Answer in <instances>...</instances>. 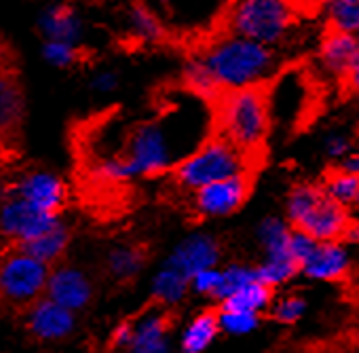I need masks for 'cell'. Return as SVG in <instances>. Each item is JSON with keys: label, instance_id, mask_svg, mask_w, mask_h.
I'll return each mask as SVG.
<instances>
[{"label": "cell", "instance_id": "3957f363", "mask_svg": "<svg viewBox=\"0 0 359 353\" xmlns=\"http://www.w3.org/2000/svg\"><path fill=\"white\" fill-rule=\"evenodd\" d=\"M216 121L224 140L254 154L264 144L271 129L269 98L260 87L229 91L220 98Z\"/></svg>", "mask_w": 359, "mask_h": 353}, {"label": "cell", "instance_id": "f1b7e54d", "mask_svg": "<svg viewBox=\"0 0 359 353\" xmlns=\"http://www.w3.org/2000/svg\"><path fill=\"white\" fill-rule=\"evenodd\" d=\"M218 324L220 330H224L231 336H245L260 326V313H252L235 307H222V311L218 313Z\"/></svg>", "mask_w": 359, "mask_h": 353}, {"label": "cell", "instance_id": "4dcf8cb0", "mask_svg": "<svg viewBox=\"0 0 359 353\" xmlns=\"http://www.w3.org/2000/svg\"><path fill=\"white\" fill-rule=\"evenodd\" d=\"M327 18L332 30L355 34L359 30V3L355 0H327Z\"/></svg>", "mask_w": 359, "mask_h": 353}, {"label": "cell", "instance_id": "ba28073f", "mask_svg": "<svg viewBox=\"0 0 359 353\" xmlns=\"http://www.w3.org/2000/svg\"><path fill=\"white\" fill-rule=\"evenodd\" d=\"M57 214L34 208L22 197H11L0 208V231L20 244L32 241L57 225Z\"/></svg>", "mask_w": 359, "mask_h": 353}, {"label": "cell", "instance_id": "60d3db41", "mask_svg": "<svg viewBox=\"0 0 359 353\" xmlns=\"http://www.w3.org/2000/svg\"><path fill=\"white\" fill-rule=\"evenodd\" d=\"M344 239L353 246H359V222H348L346 231H344Z\"/></svg>", "mask_w": 359, "mask_h": 353}, {"label": "cell", "instance_id": "1f68e13d", "mask_svg": "<svg viewBox=\"0 0 359 353\" xmlns=\"http://www.w3.org/2000/svg\"><path fill=\"white\" fill-rule=\"evenodd\" d=\"M258 279L256 275V267H248V265H231L226 269H222L220 273V288L216 298L220 302H224L231 294H235L239 288L248 286L250 281Z\"/></svg>", "mask_w": 359, "mask_h": 353}, {"label": "cell", "instance_id": "f35d334b", "mask_svg": "<svg viewBox=\"0 0 359 353\" xmlns=\"http://www.w3.org/2000/svg\"><path fill=\"white\" fill-rule=\"evenodd\" d=\"M131 338H133V324H121L112 332V345L116 349H129Z\"/></svg>", "mask_w": 359, "mask_h": 353}, {"label": "cell", "instance_id": "836d02e7", "mask_svg": "<svg viewBox=\"0 0 359 353\" xmlns=\"http://www.w3.org/2000/svg\"><path fill=\"white\" fill-rule=\"evenodd\" d=\"M304 311H306V302L298 294H285L277 298L273 305V315L281 324H296L298 319H302Z\"/></svg>", "mask_w": 359, "mask_h": 353}, {"label": "cell", "instance_id": "9c48e42d", "mask_svg": "<svg viewBox=\"0 0 359 353\" xmlns=\"http://www.w3.org/2000/svg\"><path fill=\"white\" fill-rule=\"evenodd\" d=\"M250 195L248 173L231 175V178L212 182L195 191V210L203 218H224L235 214Z\"/></svg>", "mask_w": 359, "mask_h": 353}, {"label": "cell", "instance_id": "d6a6232c", "mask_svg": "<svg viewBox=\"0 0 359 353\" xmlns=\"http://www.w3.org/2000/svg\"><path fill=\"white\" fill-rule=\"evenodd\" d=\"M41 55L53 68H70L79 62V45L66 41H45L41 47Z\"/></svg>", "mask_w": 359, "mask_h": 353}, {"label": "cell", "instance_id": "8fae6325", "mask_svg": "<svg viewBox=\"0 0 359 353\" xmlns=\"http://www.w3.org/2000/svg\"><path fill=\"white\" fill-rule=\"evenodd\" d=\"M15 197L32 204L39 210L57 214L66 201V185L57 173L47 169L28 171L15 185Z\"/></svg>", "mask_w": 359, "mask_h": 353}, {"label": "cell", "instance_id": "7c38bea8", "mask_svg": "<svg viewBox=\"0 0 359 353\" xmlns=\"http://www.w3.org/2000/svg\"><path fill=\"white\" fill-rule=\"evenodd\" d=\"M306 102H309V83L304 74L300 70H290L277 81L273 89V98L269 100L271 119L283 125H294L302 116Z\"/></svg>", "mask_w": 359, "mask_h": 353}, {"label": "cell", "instance_id": "cb8c5ba5", "mask_svg": "<svg viewBox=\"0 0 359 353\" xmlns=\"http://www.w3.org/2000/svg\"><path fill=\"white\" fill-rule=\"evenodd\" d=\"M292 229L281 218H264L258 227V241L264 250V256H283L290 254Z\"/></svg>", "mask_w": 359, "mask_h": 353}, {"label": "cell", "instance_id": "e0dca14e", "mask_svg": "<svg viewBox=\"0 0 359 353\" xmlns=\"http://www.w3.org/2000/svg\"><path fill=\"white\" fill-rule=\"evenodd\" d=\"M30 328L36 336L55 340V338H64L72 332L74 317H72L70 309L47 298V300H39L34 305V309L30 313Z\"/></svg>", "mask_w": 359, "mask_h": 353}, {"label": "cell", "instance_id": "6da1fadb", "mask_svg": "<svg viewBox=\"0 0 359 353\" xmlns=\"http://www.w3.org/2000/svg\"><path fill=\"white\" fill-rule=\"evenodd\" d=\"M210 129L212 112L199 95L169 104L158 116L135 125L118 154L100 159L95 173L108 182L165 173L203 144Z\"/></svg>", "mask_w": 359, "mask_h": 353}, {"label": "cell", "instance_id": "83f0119b", "mask_svg": "<svg viewBox=\"0 0 359 353\" xmlns=\"http://www.w3.org/2000/svg\"><path fill=\"white\" fill-rule=\"evenodd\" d=\"M323 193L340 206H351L355 204L357 193H359V175L338 169L332 175H327V180L323 185Z\"/></svg>", "mask_w": 359, "mask_h": 353}, {"label": "cell", "instance_id": "5b68a950", "mask_svg": "<svg viewBox=\"0 0 359 353\" xmlns=\"http://www.w3.org/2000/svg\"><path fill=\"white\" fill-rule=\"evenodd\" d=\"M285 214L296 231H302L317 241H336L344 237L348 227L344 206L332 201L323 189L313 185H298L290 191Z\"/></svg>", "mask_w": 359, "mask_h": 353}, {"label": "cell", "instance_id": "9a60e30c", "mask_svg": "<svg viewBox=\"0 0 359 353\" xmlns=\"http://www.w3.org/2000/svg\"><path fill=\"white\" fill-rule=\"evenodd\" d=\"M357 60H359V47H357L355 34H346V32L332 30L321 41L319 62H321L323 70L330 76L346 79L348 70L353 68V64Z\"/></svg>", "mask_w": 359, "mask_h": 353}, {"label": "cell", "instance_id": "8d00e7d4", "mask_svg": "<svg viewBox=\"0 0 359 353\" xmlns=\"http://www.w3.org/2000/svg\"><path fill=\"white\" fill-rule=\"evenodd\" d=\"M317 239L302 233V231H292V239H290V254L294 256V260L298 262V267L315 252L317 248Z\"/></svg>", "mask_w": 359, "mask_h": 353}, {"label": "cell", "instance_id": "2e32d148", "mask_svg": "<svg viewBox=\"0 0 359 353\" xmlns=\"http://www.w3.org/2000/svg\"><path fill=\"white\" fill-rule=\"evenodd\" d=\"M47 292H49V298L55 300L57 305H62L70 311H76L89 302L91 284L81 271L64 267V269H57L53 275H49Z\"/></svg>", "mask_w": 359, "mask_h": 353}, {"label": "cell", "instance_id": "52a82bcc", "mask_svg": "<svg viewBox=\"0 0 359 353\" xmlns=\"http://www.w3.org/2000/svg\"><path fill=\"white\" fill-rule=\"evenodd\" d=\"M47 265L28 252H11L0 260V298L11 305H28L47 288Z\"/></svg>", "mask_w": 359, "mask_h": 353}, {"label": "cell", "instance_id": "7402d4cb", "mask_svg": "<svg viewBox=\"0 0 359 353\" xmlns=\"http://www.w3.org/2000/svg\"><path fill=\"white\" fill-rule=\"evenodd\" d=\"M127 22H129L131 36L137 39L140 43L154 45V43L163 41V36H165V28H163L158 15L144 3L131 5Z\"/></svg>", "mask_w": 359, "mask_h": 353}, {"label": "cell", "instance_id": "d4e9b609", "mask_svg": "<svg viewBox=\"0 0 359 353\" xmlns=\"http://www.w3.org/2000/svg\"><path fill=\"white\" fill-rule=\"evenodd\" d=\"M300 271L298 262L294 260L292 254H283V256H264L262 265L256 267V275L258 279L269 286V288H279L285 286L287 281H292L296 277V273Z\"/></svg>", "mask_w": 359, "mask_h": 353}, {"label": "cell", "instance_id": "ab89813d", "mask_svg": "<svg viewBox=\"0 0 359 353\" xmlns=\"http://www.w3.org/2000/svg\"><path fill=\"white\" fill-rule=\"evenodd\" d=\"M340 171L359 175V152H353V150H351V152L340 161Z\"/></svg>", "mask_w": 359, "mask_h": 353}, {"label": "cell", "instance_id": "b9f144b4", "mask_svg": "<svg viewBox=\"0 0 359 353\" xmlns=\"http://www.w3.org/2000/svg\"><path fill=\"white\" fill-rule=\"evenodd\" d=\"M346 83L351 85V89H355V91H359V60L353 64V68L348 70V74H346Z\"/></svg>", "mask_w": 359, "mask_h": 353}, {"label": "cell", "instance_id": "e575fe53", "mask_svg": "<svg viewBox=\"0 0 359 353\" xmlns=\"http://www.w3.org/2000/svg\"><path fill=\"white\" fill-rule=\"evenodd\" d=\"M220 273H222V269L212 267V269H205V271H199L197 275H193V277H191V288H193V292H197V294H201V296H212V298H216L218 288H220Z\"/></svg>", "mask_w": 359, "mask_h": 353}, {"label": "cell", "instance_id": "f546056e", "mask_svg": "<svg viewBox=\"0 0 359 353\" xmlns=\"http://www.w3.org/2000/svg\"><path fill=\"white\" fill-rule=\"evenodd\" d=\"M144 265V254L137 248L131 246H123L110 252L108 256V269L116 279H131L142 271Z\"/></svg>", "mask_w": 359, "mask_h": 353}, {"label": "cell", "instance_id": "7a4b0ae2", "mask_svg": "<svg viewBox=\"0 0 359 353\" xmlns=\"http://www.w3.org/2000/svg\"><path fill=\"white\" fill-rule=\"evenodd\" d=\"M222 93L260 87L273 76L277 58L273 47L226 32L197 53Z\"/></svg>", "mask_w": 359, "mask_h": 353}, {"label": "cell", "instance_id": "8992f818", "mask_svg": "<svg viewBox=\"0 0 359 353\" xmlns=\"http://www.w3.org/2000/svg\"><path fill=\"white\" fill-rule=\"evenodd\" d=\"M229 32L277 47L294 30V11L287 0H235L226 15Z\"/></svg>", "mask_w": 359, "mask_h": 353}, {"label": "cell", "instance_id": "5bb4252c", "mask_svg": "<svg viewBox=\"0 0 359 353\" xmlns=\"http://www.w3.org/2000/svg\"><path fill=\"white\" fill-rule=\"evenodd\" d=\"M351 269L346 248L336 241H319L315 252L300 265V273L315 281H338Z\"/></svg>", "mask_w": 359, "mask_h": 353}, {"label": "cell", "instance_id": "d6986e66", "mask_svg": "<svg viewBox=\"0 0 359 353\" xmlns=\"http://www.w3.org/2000/svg\"><path fill=\"white\" fill-rule=\"evenodd\" d=\"M24 119V93L20 83L0 72V135H11Z\"/></svg>", "mask_w": 359, "mask_h": 353}, {"label": "cell", "instance_id": "4316f807", "mask_svg": "<svg viewBox=\"0 0 359 353\" xmlns=\"http://www.w3.org/2000/svg\"><path fill=\"white\" fill-rule=\"evenodd\" d=\"M269 305H271V288L264 286L260 279H254L248 286L239 288L222 302V307H235L252 313H262Z\"/></svg>", "mask_w": 359, "mask_h": 353}, {"label": "cell", "instance_id": "603a6c76", "mask_svg": "<svg viewBox=\"0 0 359 353\" xmlns=\"http://www.w3.org/2000/svg\"><path fill=\"white\" fill-rule=\"evenodd\" d=\"M68 241H70V233H68V229H66L64 225H60V222H57L51 231L43 233L41 237H36V239H32V241L22 244V250H24V252H28L30 256L39 258L41 262L49 265L51 260H55V258H60V256L64 254V250H66Z\"/></svg>", "mask_w": 359, "mask_h": 353}, {"label": "cell", "instance_id": "44dd1931", "mask_svg": "<svg viewBox=\"0 0 359 353\" xmlns=\"http://www.w3.org/2000/svg\"><path fill=\"white\" fill-rule=\"evenodd\" d=\"M189 290H191V279L177 269L169 267L167 262L152 279V296L163 305L180 302L189 294Z\"/></svg>", "mask_w": 359, "mask_h": 353}, {"label": "cell", "instance_id": "484cf974", "mask_svg": "<svg viewBox=\"0 0 359 353\" xmlns=\"http://www.w3.org/2000/svg\"><path fill=\"white\" fill-rule=\"evenodd\" d=\"M184 85L191 89V93L199 95L201 100L210 102V100H220L222 91L218 89L216 81L212 79L210 70L203 66V62L199 60V55H193L187 64H184Z\"/></svg>", "mask_w": 359, "mask_h": 353}, {"label": "cell", "instance_id": "4fadbf2b", "mask_svg": "<svg viewBox=\"0 0 359 353\" xmlns=\"http://www.w3.org/2000/svg\"><path fill=\"white\" fill-rule=\"evenodd\" d=\"M39 32L45 41H66L81 45L85 39V22L74 5L70 3H51L47 5L36 20Z\"/></svg>", "mask_w": 359, "mask_h": 353}, {"label": "cell", "instance_id": "74e56055", "mask_svg": "<svg viewBox=\"0 0 359 353\" xmlns=\"http://www.w3.org/2000/svg\"><path fill=\"white\" fill-rule=\"evenodd\" d=\"M323 150L330 159L334 161H342L348 152H351V140L346 133H330L325 138Z\"/></svg>", "mask_w": 359, "mask_h": 353}, {"label": "cell", "instance_id": "ffe728a7", "mask_svg": "<svg viewBox=\"0 0 359 353\" xmlns=\"http://www.w3.org/2000/svg\"><path fill=\"white\" fill-rule=\"evenodd\" d=\"M218 332H220L218 315L199 313L182 330L180 347H182L184 353H205L214 345V340L218 338Z\"/></svg>", "mask_w": 359, "mask_h": 353}, {"label": "cell", "instance_id": "d590c367", "mask_svg": "<svg viewBox=\"0 0 359 353\" xmlns=\"http://www.w3.org/2000/svg\"><path fill=\"white\" fill-rule=\"evenodd\" d=\"M89 87H91V91H95L100 95H110L121 87V76H118L116 70L102 68V70L93 72V76L89 81Z\"/></svg>", "mask_w": 359, "mask_h": 353}, {"label": "cell", "instance_id": "277c9868", "mask_svg": "<svg viewBox=\"0 0 359 353\" xmlns=\"http://www.w3.org/2000/svg\"><path fill=\"white\" fill-rule=\"evenodd\" d=\"M250 154L224 140L222 135L208 138L189 156L175 165V182L189 191H199L212 182L248 173Z\"/></svg>", "mask_w": 359, "mask_h": 353}, {"label": "cell", "instance_id": "f6af8a7d", "mask_svg": "<svg viewBox=\"0 0 359 353\" xmlns=\"http://www.w3.org/2000/svg\"><path fill=\"white\" fill-rule=\"evenodd\" d=\"M353 206H357V208H359V193H357V199H355V204H353Z\"/></svg>", "mask_w": 359, "mask_h": 353}, {"label": "cell", "instance_id": "ee69618b", "mask_svg": "<svg viewBox=\"0 0 359 353\" xmlns=\"http://www.w3.org/2000/svg\"><path fill=\"white\" fill-rule=\"evenodd\" d=\"M355 41H357V47H359V30L355 32Z\"/></svg>", "mask_w": 359, "mask_h": 353}, {"label": "cell", "instance_id": "30bf717a", "mask_svg": "<svg viewBox=\"0 0 359 353\" xmlns=\"http://www.w3.org/2000/svg\"><path fill=\"white\" fill-rule=\"evenodd\" d=\"M218 260H220V246L216 237L208 233H193L173 248L171 256L167 258V265L177 269L180 273H184L191 279L199 271L218 267Z\"/></svg>", "mask_w": 359, "mask_h": 353}, {"label": "cell", "instance_id": "7bdbcfd3", "mask_svg": "<svg viewBox=\"0 0 359 353\" xmlns=\"http://www.w3.org/2000/svg\"><path fill=\"white\" fill-rule=\"evenodd\" d=\"M154 3H156L158 7H171L173 0H154Z\"/></svg>", "mask_w": 359, "mask_h": 353}, {"label": "cell", "instance_id": "ac0fdd59", "mask_svg": "<svg viewBox=\"0 0 359 353\" xmlns=\"http://www.w3.org/2000/svg\"><path fill=\"white\" fill-rule=\"evenodd\" d=\"M131 353H169V324L158 311L142 315L133 324Z\"/></svg>", "mask_w": 359, "mask_h": 353}]
</instances>
